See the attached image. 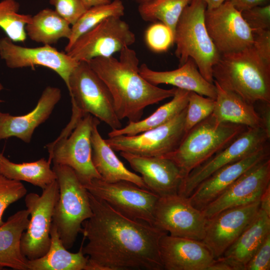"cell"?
<instances>
[{
	"label": "cell",
	"mask_w": 270,
	"mask_h": 270,
	"mask_svg": "<svg viewBox=\"0 0 270 270\" xmlns=\"http://www.w3.org/2000/svg\"><path fill=\"white\" fill-rule=\"evenodd\" d=\"M92 216L82 224L86 270H162L159 244L166 232L128 218L88 192Z\"/></svg>",
	"instance_id": "obj_1"
},
{
	"label": "cell",
	"mask_w": 270,
	"mask_h": 270,
	"mask_svg": "<svg viewBox=\"0 0 270 270\" xmlns=\"http://www.w3.org/2000/svg\"><path fill=\"white\" fill-rule=\"evenodd\" d=\"M87 62L108 88L120 120H140L146 107L172 98L176 89L162 88L144 79L139 72L136 53L130 47L120 52L118 59L112 56L95 58Z\"/></svg>",
	"instance_id": "obj_2"
},
{
	"label": "cell",
	"mask_w": 270,
	"mask_h": 270,
	"mask_svg": "<svg viewBox=\"0 0 270 270\" xmlns=\"http://www.w3.org/2000/svg\"><path fill=\"white\" fill-rule=\"evenodd\" d=\"M214 81L237 94L248 102H270V66L252 46L222 54L213 66Z\"/></svg>",
	"instance_id": "obj_3"
},
{
	"label": "cell",
	"mask_w": 270,
	"mask_h": 270,
	"mask_svg": "<svg viewBox=\"0 0 270 270\" xmlns=\"http://www.w3.org/2000/svg\"><path fill=\"white\" fill-rule=\"evenodd\" d=\"M206 4L202 0H191L176 25L174 44L179 66L189 58L194 61L199 72L208 82L214 83L213 66L221 54L210 36L205 24Z\"/></svg>",
	"instance_id": "obj_4"
},
{
	"label": "cell",
	"mask_w": 270,
	"mask_h": 270,
	"mask_svg": "<svg viewBox=\"0 0 270 270\" xmlns=\"http://www.w3.org/2000/svg\"><path fill=\"white\" fill-rule=\"evenodd\" d=\"M248 127L218 122L212 114L186 133L177 148L164 156L186 177L195 168L224 149Z\"/></svg>",
	"instance_id": "obj_5"
},
{
	"label": "cell",
	"mask_w": 270,
	"mask_h": 270,
	"mask_svg": "<svg viewBox=\"0 0 270 270\" xmlns=\"http://www.w3.org/2000/svg\"><path fill=\"white\" fill-rule=\"evenodd\" d=\"M59 186V198L54 206L52 222L64 247L71 248L82 222L92 214L88 192L70 167L54 164L52 168Z\"/></svg>",
	"instance_id": "obj_6"
},
{
	"label": "cell",
	"mask_w": 270,
	"mask_h": 270,
	"mask_svg": "<svg viewBox=\"0 0 270 270\" xmlns=\"http://www.w3.org/2000/svg\"><path fill=\"white\" fill-rule=\"evenodd\" d=\"M67 88L71 98L72 114L81 117L90 114L112 130L122 128L110 92L87 62H79L70 74Z\"/></svg>",
	"instance_id": "obj_7"
},
{
	"label": "cell",
	"mask_w": 270,
	"mask_h": 270,
	"mask_svg": "<svg viewBox=\"0 0 270 270\" xmlns=\"http://www.w3.org/2000/svg\"><path fill=\"white\" fill-rule=\"evenodd\" d=\"M94 117L86 114L66 136L58 137L46 145L48 160L54 164L71 168L82 184L101 178L92 160L91 134Z\"/></svg>",
	"instance_id": "obj_8"
},
{
	"label": "cell",
	"mask_w": 270,
	"mask_h": 270,
	"mask_svg": "<svg viewBox=\"0 0 270 270\" xmlns=\"http://www.w3.org/2000/svg\"><path fill=\"white\" fill-rule=\"evenodd\" d=\"M83 185L90 194L124 216L154 226V212L159 196L152 192L125 180L108 182L94 178Z\"/></svg>",
	"instance_id": "obj_9"
},
{
	"label": "cell",
	"mask_w": 270,
	"mask_h": 270,
	"mask_svg": "<svg viewBox=\"0 0 270 270\" xmlns=\"http://www.w3.org/2000/svg\"><path fill=\"white\" fill-rule=\"evenodd\" d=\"M59 194V186L56 180L42 190L41 195L30 192L25 196L30 219L22 234L20 248L28 260L44 256L50 248L53 212Z\"/></svg>",
	"instance_id": "obj_10"
},
{
	"label": "cell",
	"mask_w": 270,
	"mask_h": 270,
	"mask_svg": "<svg viewBox=\"0 0 270 270\" xmlns=\"http://www.w3.org/2000/svg\"><path fill=\"white\" fill-rule=\"evenodd\" d=\"M135 41V34L128 24L120 17L112 16L80 36L66 53L78 62H87L112 56Z\"/></svg>",
	"instance_id": "obj_11"
},
{
	"label": "cell",
	"mask_w": 270,
	"mask_h": 270,
	"mask_svg": "<svg viewBox=\"0 0 270 270\" xmlns=\"http://www.w3.org/2000/svg\"><path fill=\"white\" fill-rule=\"evenodd\" d=\"M186 107L167 123L136 135L118 136L105 139L114 150L144 156H162L175 150L186 132Z\"/></svg>",
	"instance_id": "obj_12"
},
{
	"label": "cell",
	"mask_w": 270,
	"mask_h": 270,
	"mask_svg": "<svg viewBox=\"0 0 270 270\" xmlns=\"http://www.w3.org/2000/svg\"><path fill=\"white\" fill-rule=\"evenodd\" d=\"M270 139L262 127H248L228 146L191 170L183 180L178 194L188 198L214 172L260 148L270 142Z\"/></svg>",
	"instance_id": "obj_13"
},
{
	"label": "cell",
	"mask_w": 270,
	"mask_h": 270,
	"mask_svg": "<svg viewBox=\"0 0 270 270\" xmlns=\"http://www.w3.org/2000/svg\"><path fill=\"white\" fill-rule=\"evenodd\" d=\"M207 218L187 197L178 194L159 197L154 226L174 236L202 241Z\"/></svg>",
	"instance_id": "obj_14"
},
{
	"label": "cell",
	"mask_w": 270,
	"mask_h": 270,
	"mask_svg": "<svg viewBox=\"0 0 270 270\" xmlns=\"http://www.w3.org/2000/svg\"><path fill=\"white\" fill-rule=\"evenodd\" d=\"M205 24L221 55L239 52L253 46L252 30L243 18L241 12L229 0L216 8L206 9Z\"/></svg>",
	"instance_id": "obj_15"
},
{
	"label": "cell",
	"mask_w": 270,
	"mask_h": 270,
	"mask_svg": "<svg viewBox=\"0 0 270 270\" xmlns=\"http://www.w3.org/2000/svg\"><path fill=\"white\" fill-rule=\"evenodd\" d=\"M0 58L10 68H48L59 75L67 87L70 74L79 62L50 45L24 47L16 44L8 36L0 38Z\"/></svg>",
	"instance_id": "obj_16"
},
{
	"label": "cell",
	"mask_w": 270,
	"mask_h": 270,
	"mask_svg": "<svg viewBox=\"0 0 270 270\" xmlns=\"http://www.w3.org/2000/svg\"><path fill=\"white\" fill-rule=\"evenodd\" d=\"M260 200L224 210L206 220L202 243L214 260L222 257L252 221Z\"/></svg>",
	"instance_id": "obj_17"
},
{
	"label": "cell",
	"mask_w": 270,
	"mask_h": 270,
	"mask_svg": "<svg viewBox=\"0 0 270 270\" xmlns=\"http://www.w3.org/2000/svg\"><path fill=\"white\" fill-rule=\"evenodd\" d=\"M270 184V158L246 172L202 210L210 218L229 208L260 200Z\"/></svg>",
	"instance_id": "obj_18"
},
{
	"label": "cell",
	"mask_w": 270,
	"mask_h": 270,
	"mask_svg": "<svg viewBox=\"0 0 270 270\" xmlns=\"http://www.w3.org/2000/svg\"><path fill=\"white\" fill-rule=\"evenodd\" d=\"M270 158V142L244 158L218 170L202 181L188 198L202 210L251 168Z\"/></svg>",
	"instance_id": "obj_19"
},
{
	"label": "cell",
	"mask_w": 270,
	"mask_h": 270,
	"mask_svg": "<svg viewBox=\"0 0 270 270\" xmlns=\"http://www.w3.org/2000/svg\"><path fill=\"white\" fill-rule=\"evenodd\" d=\"M120 155L139 172L148 190L159 197L178 194L185 178L178 167L164 156H144L121 152Z\"/></svg>",
	"instance_id": "obj_20"
},
{
	"label": "cell",
	"mask_w": 270,
	"mask_h": 270,
	"mask_svg": "<svg viewBox=\"0 0 270 270\" xmlns=\"http://www.w3.org/2000/svg\"><path fill=\"white\" fill-rule=\"evenodd\" d=\"M164 270H207L214 260L202 241L164 235L159 244Z\"/></svg>",
	"instance_id": "obj_21"
},
{
	"label": "cell",
	"mask_w": 270,
	"mask_h": 270,
	"mask_svg": "<svg viewBox=\"0 0 270 270\" xmlns=\"http://www.w3.org/2000/svg\"><path fill=\"white\" fill-rule=\"evenodd\" d=\"M61 98L59 88L48 86L42 91L34 108L28 113L16 116L1 112L0 140L14 136L29 143L36 128L48 119Z\"/></svg>",
	"instance_id": "obj_22"
},
{
	"label": "cell",
	"mask_w": 270,
	"mask_h": 270,
	"mask_svg": "<svg viewBox=\"0 0 270 270\" xmlns=\"http://www.w3.org/2000/svg\"><path fill=\"white\" fill-rule=\"evenodd\" d=\"M139 72L148 82L155 86L170 84L214 100L216 98V86L203 77L192 58L177 69L167 71L154 70L144 64L139 67Z\"/></svg>",
	"instance_id": "obj_23"
},
{
	"label": "cell",
	"mask_w": 270,
	"mask_h": 270,
	"mask_svg": "<svg viewBox=\"0 0 270 270\" xmlns=\"http://www.w3.org/2000/svg\"><path fill=\"white\" fill-rule=\"evenodd\" d=\"M99 124L100 120L94 117L91 144L92 162L102 179L108 182L128 181L148 190L142 177L128 170L102 137L98 130Z\"/></svg>",
	"instance_id": "obj_24"
},
{
	"label": "cell",
	"mask_w": 270,
	"mask_h": 270,
	"mask_svg": "<svg viewBox=\"0 0 270 270\" xmlns=\"http://www.w3.org/2000/svg\"><path fill=\"white\" fill-rule=\"evenodd\" d=\"M269 234L270 216L260 208L252 221L222 257L234 270H244L248 262Z\"/></svg>",
	"instance_id": "obj_25"
},
{
	"label": "cell",
	"mask_w": 270,
	"mask_h": 270,
	"mask_svg": "<svg viewBox=\"0 0 270 270\" xmlns=\"http://www.w3.org/2000/svg\"><path fill=\"white\" fill-rule=\"evenodd\" d=\"M29 216L28 209L18 211L0 226V270H28V260L22 254L20 242L28 225Z\"/></svg>",
	"instance_id": "obj_26"
},
{
	"label": "cell",
	"mask_w": 270,
	"mask_h": 270,
	"mask_svg": "<svg viewBox=\"0 0 270 270\" xmlns=\"http://www.w3.org/2000/svg\"><path fill=\"white\" fill-rule=\"evenodd\" d=\"M214 84L216 88V96L212 114L218 122L246 127H262L254 105L234 92L221 88L216 82Z\"/></svg>",
	"instance_id": "obj_27"
},
{
	"label": "cell",
	"mask_w": 270,
	"mask_h": 270,
	"mask_svg": "<svg viewBox=\"0 0 270 270\" xmlns=\"http://www.w3.org/2000/svg\"><path fill=\"white\" fill-rule=\"evenodd\" d=\"M50 235V244L48 252L39 258L28 260V270H86L88 258L84 254L82 246L78 252H68L52 222Z\"/></svg>",
	"instance_id": "obj_28"
},
{
	"label": "cell",
	"mask_w": 270,
	"mask_h": 270,
	"mask_svg": "<svg viewBox=\"0 0 270 270\" xmlns=\"http://www.w3.org/2000/svg\"><path fill=\"white\" fill-rule=\"evenodd\" d=\"M190 92L176 88L172 99L161 106L150 116L136 122H129L124 128L112 130L108 133V137L134 136L167 123L186 108Z\"/></svg>",
	"instance_id": "obj_29"
},
{
	"label": "cell",
	"mask_w": 270,
	"mask_h": 270,
	"mask_svg": "<svg viewBox=\"0 0 270 270\" xmlns=\"http://www.w3.org/2000/svg\"><path fill=\"white\" fill-rule=\"evenodd\" d=\"M70 24L54 10L44 8L32 16L25 30L32 40L44 45H51L60 38L68 40L71 35Z\"/></svg>",
	"instance_id": "obj_30"
},
{
	"label": "cell",
	"mask_w": 270,
	"mask_h": 270,
	"mask_svg": "<svg viewBox=\"0 0 270 270\" xmlns=\"http://www.w3.org/2000/svg\"><path fill=\"white\" fill-rule=\"evenodd\" d=\"M50 164L51 162L44 158L17 164L10 161L0 152V174L9 179L26 182L42 190L56 180Z\"/></svg>",
	"instance_id": "obj_31"
},
{
	"label": "cell",
	"mask_w": 270,
	"mask_h": 270,
	"mask_svg": "<svg viewBox=\"0 0 270 270\" xmlns=\"http://www.w3.org/2000/svg\"><path fill=\"white\" fill-rule=\"evenodd\" d=\"M124 6L120 0H114L106 4L96 5L88 8L76 22L71 26V35L65 47L67 52L82 35L106 18L122 16Z\"/></svg>",
	"instance_id": "obj_32"
},
{
	"label": "cell",
	"mask_w": 270,
	"mask_h": 270,
	"mask_svg": "<svg viewBox=\"0 0 270 270\" xmlns=\"http://www.w3.org/2000/svg\"><path fill=\"white\" fill-rule=\"evenodd\" d=\"M191 0H152L140 4L138 11L146 22H160L173 32L184 8Z\"/></svg>",
	"instance_id": "obj_33"
},
{
	"label": "cell",
	"mask_w": 270,
	"mask_h": 270,
	"mask_svg": "<svg viewBox=\"0 0 270 270\" xmlns=\"http://www.w3.org/2000/svg\"><path fill=\"white\" fill-rule=\"evenodd\" d=\"M20 4L16 0H0V28L14 42H24L25 30L32 16L18 12Z\"/></svg>",
	"instance_id": "obj_34"
},
{
	"label": "cell",
	"mask_w": 270,
	"mask_h": 270,
	"mask_svg": "<svg viewBox=\"0 0 270 270\" xmlns=\"http://www.w3.org/2000/svg\"><path fill=\"white\" fill-rule=\"evenodd\" d=\"M214 106V99L190 92L184 120L186 132L211 115Z\"/></svg>",
	"instance_id": "obj_35"
},
{
	"label": "cell",
	"mask_w": 270,
	"mask_h": 270,
	"mask_svg": "<svg viewBox=\"0 0 270 270\" xmlns=\"http://www.w3.org/2000/svg\"><path fill=\"white\" fill-rule=\"evenodd\" d=\"M174 38L172 30L162 22L150 25L145 34V40L148 46L156 52L166 51L174 44Z\"/></svg>",
	"instance_id": "obj_36"
},
{
	"label": "cell",
	"mask_w": 270,
	"mask_h": 270,
	"mask_svg": "<svg viewBox=\"0 0 270 270\" xmlns=\"http://www.w3.org/2000/svg\"><path fill=\"white\" fill-rule=\"evenodd\" d=\"M27 190L21 182L0 174V226L4 224L3 214L8 207L26 194Z\"/></svg>",
	"instance_id": "obj_37"
},
{
	"label": "cell",
	"mask_w": 270,
	"mask_h": 270,
	"mask_svg": "<svg viewBox=\"0 0 270 270\" xmlns=\"http://www.w3.org/2000/svg\"><path fill=\"white\" fill-rule=\"evenodd\" d=\"M54 10L71 26L88 9L82 0H50Z\"/></svg>",
	"instance_id": "obj_38"
},
{
	"label": "cell",
	"mask_w": 270,
	"mask_h": 270,
	"mask_svg": "<svg viewBox=\"0 0 270 270\" xmlns=\"http://www.w3.org/2000/svg\"><path fill=\"white\" fill-rule=\"evenodd\" d=\"M252 30H270V4L257 6L241 12Z\"/></svg>",
	"instance_id": "obj_39"
},
{
	"label": "cell",
	"mask_w": 270,
	"mask_h": 270,
	"mask_svg": "<svg viewBox=\"0 0 270 270\" xmlns=\"http://www.w3.org/2000/svg\"><path fill=\"white\" fill-rule=\"evenodd\" d=\"M270 270V234L246 264L244 270Z\"/></svg>",
	"instance_id": "obj_40"
},
{
	"label": "cell",
	"mask_w": 270,
	"mask_h": 270,
	"mask_svg": "<svg viewBox=\"0 0 270 270\" xmlns=\"http://www.w3.org/2000/svg\"><path fill=\"white\" fill-rule=\"evenodd\" d=\"M253 47L261 59L270 66V30H252Z\"/></svg>",
	"instance_id": "obj_41"
},
{
	"label": "cell",
	"mask_w": 270,
	"mask_h": 270,
	"mask_svg": "<svg viewBox=\"0 0 270 270\" xmlns=\"http://www.w3.org/2000/svg\"><path fill=\"white\" fill-rule=\"evenodd\" d=\"M258 109H256L261 120L262 128L270 136V102H258Z\"/></svg>",
	"instance_id": "obj_42"
},
{
	"label": "cell",
	"mask_w": 270,
	"mask_h": 270,
	"mask_svg": "<svg viewBox=\"0 0 270 270\" xmlns=\"http://www.w3.org/2000/svg\"><path fill=\"white\" fill-rule=\"evenodd\" d=\"M238 10L242 12L257 6L269 4L270 0H228Z\"/></svg>",
	"instance_id": "obj_43"
},
{
	"label": "cell",
	"mask_w": 270,
	"mask_h": 270,
	"mask_svg": "<svg viewBox=\"0 0 270 270\" xmlns=\"http://www.w3.org/2000/svg\"><path fill=\"white\" fill-rule=\"evenodd\" d=\"M260 207L270 216V184L266 188L260 196Z\"/></svg>",
	"instance_id": "obj_44"
},
{
	"label": "cell",
	"mask_w": 270,
	"mask_h": 270,
	"mask_svg": "<svg viewBox=\"0 0 270 270\" xmlns=\"http://www.w3.org/2000/svg\"><path fill=\"white\" fill-rule=\"evenodd\" d=\"M206 4V9L216 8L228 0H202Z\"/></svg>",
	"instance_id": "obj_45"
},
{
	"label": "cell",
	"mask_w": 270,
	"mask_h": 270,
	"mask_svg": "<svg viewBox=\"0 0 270 270\" xmlns=\"http://www.w3.org/2000/svg\"><path fill=\"white\" fill-rule=\"evenodd\" d=\"M88 8H90L104 4L110 2L112 0H82Z\"/></svg>",
	"instance_id": "obj_46"
},
{
	"label": "cell",
	"mask_w": 270,
	"mask_h": 270,
	"mask_svg": "<svg viewBox=\"0 0 270 270\" xmlns=\"http://www.w3.org/2000/svg\"><path fill=\"white\" fill-rule=\"evenodd\" d=\"M136 0L138 2H139L140 4H143V3L150 2L152 0Z\"/></svg>",
	"instance_id": "obj_47"
},
{
	"label": "cell",
	"mask_w": 270,
	"mask_h": 270,
	"mask_svg": "<svg viewBox=\"0 0 270 270\" xmlns=\"http://www.w3.org/2000/svg\"><path fill=\"white\" fill-rule=\"evenodd\" d=\"M4 89V86L0 82V91ZM2 100H0V102H2Z\"/></svg>",
	"instance_id": "obj_48"
},
{
	"label": "cell",
	"mask_w": 270,
	"mask_h": 270,
	"mask_svg": "<svg viewBox=\"0 0 270 270\" xmlns=\"http://www.w3.org/2000/svg\"><path fill=\"white\" fill-rule=\"evenodd\" d=\"M0 114H1V112H0Z\"/></svg>",
	"instance_id": "obj_49"
}]
</instances>
